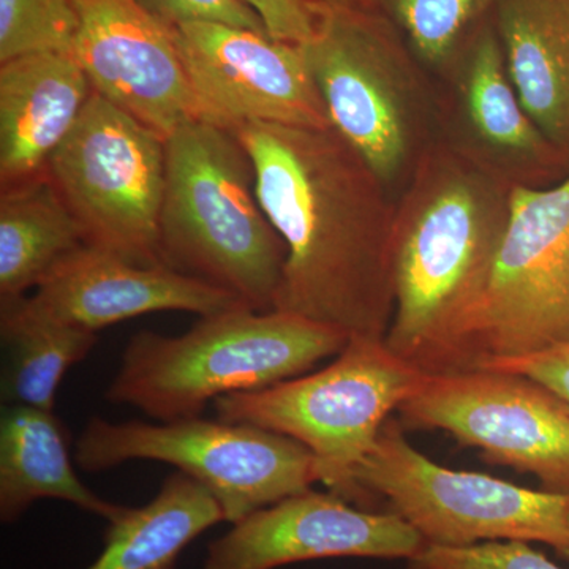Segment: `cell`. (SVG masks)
Here are the masks:
<instances>
[{
    "mask_svg": "<svg viewBox=\"0 0 569 569\" xmlns=\"http://www.w3.org/2000/svg\"><path fill=\"white\" fill-rule=\"evenodd\" d=\"M204 121L331 129L328 111L299 44L222 24L171 29Z\"/></svg>",
    "mask_w": 569,
    "mask_h": 569,
    "instance_id": "cell-12",
    "label": "cell"
},
{
    "mask_svg": "<svg viewBox=\"0 0 569 569\" xmlns=\"http://www.w3.org/2000/svg\"><path fill=\"white\" fill-rule=\"evenodd\" d=\"M426 541L395 512L306 492L253 512L208 548L204 569H279L325 559H413Z\"/></svg>",
    "mask_w": 569,
    "mask_h": 569,
    "instance_id": "cell-13",
    "label": "cell"
},
{
    "mask_svg": "<svg viewBox=\"0 0 569 569\" xmlns=\"http://www.w3.org/2000/svg\"><path fill=\"white\" fill-rule=\"evenodd\" d=\"M26 305L96 335L107 326L163 310L203 318L249 307L238 296L168 266L133 263L88 244L56 266L36 293L26 296Z\"/></svg>",
    "mask_w": 569,
    "mask_h": 569,
    "instance_id": "cell-15",
    "label": "cell"
},
{
    "mask_svg": "<svg viewBox=\"0 0 569 569\" xmlns=\"http://www.w3.org/2000/svg\"><path fill=\"white\" fill-rule=\"evenodd\" d=\"M568 340L569 174L550 187L512 186L507 227L460 370Z\"/></svg>",
    "mask_w": 569,
    "mask_h": 569,
    "instance_id": "cell-10",
    "label": "cell"
},
{
    "mask_svg": "<svg viewBox=\"0 0 569 569\" xmlns=\"http://www.w3.org/2000/svg\"><path fill=\"white\" fill-rule=\"evenodd\" d=\"M73 54L93 89L167 138L204 121L187 80L171 29L137 0H73Z\"/></svg>",
    "mask_w": 569,
    "mask_h": 569,
    "instance_id": "cell-14",
    "label": "cell"
},
{
    "mask_svg": "<svg viewBox=\"0 0 569 569\" xmlns=\"http://www.w3.org/2000/svg\"><path fill=\"white\" fill-rule=\"evenodd\" d=\"M160 263L274 310L287 250L258 200L249 152L233 129L183 123L167 137Z\"/></svg>",
    "mask_w": 569,
    "mask_h": 569,
    "instance_id": "cell-3",
    "label": "cell"
},
{
    "mask_svg": "<svg viewBox=\"0 0 569 569\" xmlns=\"http://www.w3.org/2000/svg\"><path fill=\"white\" fill-rule=\"evenodd\" d=\"M164 28L174 29L183 24H222L266 33L260 14L247 6L244 0H137Z\"/></svg>",
    "mask_w": 569,
    "mask_h": 569,
    "instance_id": "cell-26",
    "label": "cell"
},
{
    "mask_svg": "<svg viewBox=\"0 0 569 569\" xmlns=\"http://www.w3.org/2000/svg\"><path fill=\"white\" fill-rule=\"evenodd\" d=\"M93 92L73 52H31L0 62L2 189L47 171Z\"/></svg>",
    "mask_w": 569,
    "mask_h": 569,
    "instance_id": "cell-16",
    "label": "cell"
},
{
    "mask_svg": "<svg viewBox=\"0 0 569 569\" xmlns=\"http://www.w3.org/2000/svg\"><path fill=\"white\" fill-rule=\"evenodd\" d=\"M497 33L520 102L569 163V0H497Z\"/></svg>",
    "mask_w": 569,
    "mask_h": 569,
    "instance_id": "cell-18",
    "label": "cell"
},
{
    "mask_svg": "<svg viewBox=\"0 0 569 569\" xmlns=\"http://www.w3.org/2000/svg\"><path fill=\"white\" fill-rule=\"evenodd\" d=\"M62 500L104 520L119 515L110 503L82 485L74 471L69 437L54 411L3 406L0 413V519L11 523L36 501Z\"/></svg>",
    "mask_w": 569,
    "mask_h": 569,
    "instance_id": "cell-19",
    "label": "cell"
},
{
    "mask_svg": "<svg viewBox=\"0 0 569 569\" xmlns=\"http://www.w3.org/2000/svg\"><path fill=\"white\" fill-rule=\"evenodd\" d=\"M313 2L326 9H356L359 0H313Z\"/></svg>",
    "mask_w": 569,
    "mask_h": 569,
    "instance_id": "cell-29",
    "label": "cell"
},
{
    "mask_svg": "<svg viewBox=\"0 0 569 569\" xmlns=\"http://www.w3.org/2000/svg\"><path fill=\"white\" fill-rule=\"evenodd\" d=\"M234 132L287 250L274 310L385 340L395 313L388 187L332 129L246 123Z\"/></svg>",
    "mask_w": 569,
    "mask_h": 569,
    "instance_id": "cell-1",
    "label": "cell"
},
{
    "mask_svg": "<svg viewBox=\"0 0 569 569\" xmlns=\"http://www.w3.org/2000/svg\"><path fill=\"white\" fill-rule=\"evenodd\" d=\"M355 501L376 493L426 546L467 548L493 541L542 542L569 560V496L452 470L411 447L389 419L353 473Z\"/></svg>",
    "mask_w": 569,
    "mask_h": 569,
    "instance_id": "cell-6",
    "label": "cell"
},
{
    "mask_svg": "<svg viewBox=\"0 0 569 569\" xmlns=\"http://www.w3.org/2000/svg\"><path fill=\"white\" fill-rule=\"evenodd\" d=\"M3 406L54 411L56 395L71 367L97 343L86 331L33 312L24 298L0 302Z\"/></svg>",
    "mask_w": 569,
    "mask_h": 569,
    "instance_id": "cell-22",
    "label": "cell"
},
{
    "mask_svg": "<svg viewBox=\"0 0 569 569\" xmlns=\"http://www.w3.org/2000/svg\"><path fill=\"white\" fill-rule=\"evenodd\" d=\"M348 340L346 332L305 317L241 307L200 318L182 336L138 332L107 399L159 422L198 418L209 400L305 376Z\"/></svg>",
    "mask_w": 569,
    "mask_h": 569,
    "instance_id": "cell-4",
    "label": "cell"
},
{
    "mask_svg": "<svg viewBox=\"0 0 569 569\" xmlns=\"http://www.w3.org/2000/svg\"><path fill=\"white\" fill-rule=\"evenodd\" d=\"M426 376L385 340L351 337L323 369L260 391L219 397L213 406L222 421L261 427L301 443L317 460L320 482L351 503L356 468Z\"/></svg>",
    "mask_w": 569,
    "mask_h": 569,
    "instance_id": "cell-5",
    "label": "cell"
},
{
    "mask_svg": "<svg viewBox=\"0 0 569 569\" xmlns=\"http://www.w3.org/2000/svg\"><path fill=\"white\" fill-rule=\"evenodd\" d=\"M455 86L460 126L470 140L463 151L523 186H530L527 176L567 167V159L520 102L497 29L479 31L460 63Z\"/></svg>",
    "mask_w": 569,
    "mask_h": 569,
    "instance_id": "cell-17",
    "label": "cell"
},
{
    "mask_svg": "<svg viewBox=\"0 0 569 569\" xmlns=\"http://www.w3.org/2000/svg\"><path fill=\"white\" fill-rule=\"evenodd\" d=\"M74 459L89 473L129 460L170 463L203 485L222 508L224 522L230 523L306 492L320 481L316 458L298 441L219 418L159 425L92 418L78 438Z\"/></svg>",
    "mask_w": 569,
    "mask_h": 569,
    "instance_id": "cell-8",
    "label": "cell"
},
{
    "mask_svg": "<svg viewBox=\"0 0 569 569\" xmlns=\"http://www.w3.org/2000/svg\"><path fill=\"white\" fill-rule=\"evenodd\" d=\"M397 411L408 427L443 430L489 462L569 496V406L529 377L489 369L427 373Z\"/></svg>",
    "mask_w": 569,
    "mask_h": 569,
    "instance_id": "cell-11",
    "label": "cell"
},
{
    "mask_svg": "<svg viewBox=\"0 0 569 569\" xmlns=\"http://www.w3.org/2000/svg\"><path fill=\"white\" fill-rule=\"evenodd\" d=\"M263 20L269 37L306 44L317 28V3L310 0H244Z\"/></svg>",
    "mask_w": 569,
    "mask_h": 569,
    "instance_id": "cell-28",
    "label": "cell"
},
{
    "mask_svg": "<svg viewBox=\"0 0 569 569\" xmlns=\"http://www.w3.org/2000/svg\"><path fill=\"white\" fill-rule=\"evenodd\" d=\"M497 0H383L419 61L443 69L468 29Z\"/></svg>",
    "mask_w": 569,
    "mask_h": 569,
    "instance_id": "cell-23",
    "label": "cell"
},
{
    "mask_svg": "<svg viewBox=\"0 0 569 569\" xmlns=\"http://www.w3.org/2000/svg\"><path fill=\"white\" fill-rule=\"evenodd\" d=\"M84 244L48 171L0 190V302L24 298Z\"/></svg>",
    "mask_w": 569,
    "mask_h": 569,
    "instance_id": "cell-21",
    "label": "cell"
},
{
    "mask_svg": "<svg viewBox=\"0 0 569 569\" xmlns=\"http://www.w3.org/2000/svg\"><path fill=\"white\" fill-rule=\"evenodd\" d=\"M407 569H565L523 541H493L467 548L426 546Z\"/></svg>",
    "mask_w": 569,
    "mask_h": 569,
    "instance_id": "cell-25",
    "label": "cell"
},
{
    "mask_svg": "<svg viewBox=\"0 0 569 569\" xmlns=\"http://www.w3.org/2000/svg\"><path fill=\"white\" fill-rule=\"evenodd\" d=\"M73 0H0V62L31 52H73Z\"/></svg>",
    "mask_w": 569,
    "mask_h": 569,
    "instance_id": "cell-24",
    "label": "cell"
},
{
    "mask_svg": "<svg viewBox=\"0 0 569 569\" xmlns=\"http://www.w3.org/2000/svg\"><path fill=\"white\" fill-rule=\"evenodd\" d=\"M47 171L86 244L133 263L162 264L167 138L93 92Z\"/></svg>",
    "mask_w": 569,
    "mask_h": 569,
    "instance_id": "cell-9",
    "label": "cell"
},
{
    "mask_svg": "<svg viewBox=\"0 0 569 569\" xmlns=\"http://www.w3.org/2000/svg\"><path fill=\"white\" fill-rule=\"evenodd\" d=\"M475 369L498 370V372L529 377L556 392L569 406V340L522 358L482 362Z\"/></svg>",
    "mask_w": 569,
    "mask_h": 569,
    "instance_id": "cell-27",
    "label": "cell"
},
{
    "mask_svg": "<svg viewBox=\"0 0 569 569\" xmlns=\"http://www.w3.org/2000/svg\"><path fill=\"white\" fill-rule=\"evenodd\" d=\"M329 123L388 189L410 178L430 121L429 92L387 29L356 9L317 3V28L301 44Z\"/></svg>",
    "mask_w": 569,
    "mask_h": 569,
    "instance_id": "cell-7",
    "label": "cell"
},
{
    "mask_svg": "<svg viewBox=\"0 0 569 569\" xmlns=\"http://www.w3.org/2000/svg\"><path fill=\"white\" fill-rule=\"evenodd\" d=\"M515 182L459 146L422 153L395 208V313L385 337L427 373L462 369Z\"/></svg>",
    "mask_w": 569,
    "mask_h": 569,
    "instance_id": "cell-2",
    "label": "cell"
},
{
    "mask_svg": "<svg viewBox=\"0 0 569 569\" xmlns=\"http://www.w3.org/2000/svg\"><path fill=\"white\" fill-rule=\"evenodd\" d=\"M220 522L222 508L211 492L174 471L149 503L122 507L108 520L102 553L86 569H176L183 550Z\"/></svg>",
    "mask_w": 569,
    "mask_h": 569,
    "instance_id": "cell-20",
    "label": "cell"
}]
</instances>
